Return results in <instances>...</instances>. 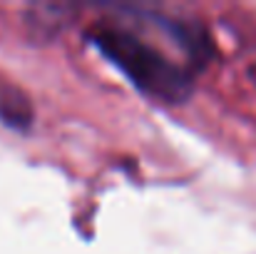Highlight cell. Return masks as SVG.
I'll return each instance as SVG.
<instances>
[{"instance_id":"3","label":"cell","mask_w":256,"mask_h":254,"mask_svg":"<svg viewBox=\"0 0 256 254\" xmlns=\"http://www.w3.org/2000/svg\"><path fill=\"white\" fill-rule=\"evenodd\" d=\"M0 122L15 132H30L35 122V107L28 92L5 78H0Z\"/></svg>"},{"instance_id":"1","label":"cell","mask_w":256,"mask_h":254,"mask_svg":"<svg viewBox=\"0 0 256 254\" xmlns=\"http://www.w3.org/2000/svg\"><path fill=\"white\" fill-rule=\"evenodd\" d=\"M82 38L110 65H114L130 85L160 105H184L194 87L196 70L170 58L162 48L137 33L134 25L97 20L82 30Z\"/></svg>"},{"instance_id":"2","label":"cell","mask_w":256,"mask_h":254,"mask_svg":"<svg viewBox=\"0 0 256 254\" xmlns=\"http://www.w3.org/2000/svg\"><path fill=\"white\" fill-rule=\"evenodd\" d=\"M112 13H117L127 23H134L142 28L147 25L150 30L167 38L196 73H202L214 60V53H216L214 35L209 25L194 15L170 13V10L147 8V5H112Z\"/></svg>"}]
</instances>
